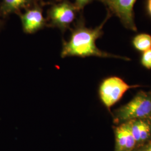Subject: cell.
<instances>
[{
  "label": "cell",
  "mask_w": 151,
  "mask_h": 151,
  "mask_svg": "<svg viewBox=\"0 0 151 151\" xmlns=\"http://www.w3.org/2000/svg\"><path fill=\"white\" fill-rule=\"evenodd\" d=\"M110 9V11L117 16L124 27L136 32L133 8L136 0H102Z\"/></svg>",
  "instance_id": "5b68a950"
},
{
  "label": "cell",
  "mask_w": 151,
  "mask_h": 151,
  "mask_svg": "<svg viewBox=\"0 0 151 151\" xmlns=\"http://www.w3.org/2000/svg\"><path fill=\"white\" fill-rule=\"evenodd\" d=\"M147 10L151 17V0H147Z\"/></svg>",
  "instance_id": "5bb4252c"
},
{
  "label": "cell",
  "mask_w": 151,
  "mask_h": 151,
  "mask_svg": "<svg viewBox=\"0 0 151 151\" xmlns=\"http://www.w3.org/2000/svg\"><path fill=\"white\" fill-rule=\"evenodd\" d=\"M116 146L118 151H125L126 136L125 133L124 124L118 127L115 130Z\"/></svg>",
  "instance_id": "9c48e42d"
},
{
  "label": "cell",
  "mask_w": 151,
  "mask_h": 151,
  "mask_svg": "<svg viewBox=\"0 0 151 151\" xmlns=\"http://www.w3.org/2000/svg\"><path fill=\"white\" fill-rule=\"evenodd\" d=\"M108 15L101 24L95 28L87 27L83 22L79 24L72 31L70 39L64 40L60 56L62 58L68 57H97L101 58H113L129 60V58L123 56L110 54L97 48L96 41L103 34V27L110 15Z\"/></svg>",
  "instance_id": "6da1fadb"
},
{
  "label": "cell",
  "mask_w": 151,
  "mask_h": 151,
  "mask_svg": "<svg viewBox=\"0 0 151 151\" xmlns=\"http://www.w3.org/2000/svg\"><path fill=\"white\" fill-rule=\"evenodd\" d=\"M147 151H151V144L150 145V146L148 147V148Z\"/></svg>",
  "instance_id": "9a60e30c"
},
{
  "label": "cell",
  "mask_w": 151,
  "mask_h": 151,
  "mask_svg": "<svg viewBox=\"0 0 151 151\" xmlns=\"http://www.w3.org/2000/svg\"><path fill=\"white\" fill-rule=\"evenodd\" d=\"M77 10L75 4L67 0L52 6L48 11L51 25L65 31L74 22Z\"/></svg>",
  "instance_id": "277c9868"
},
{
  "label": "cell",
  "mask_w": 151,
  "mask_h": 151,
  "mask_svg": "<svg viewBox=\"0 0 151 151\" xmlns=\"http://www.w3.org/2000/svg\"><path fill=\"white\" fill-rule=\"evenodd\" d=\"M132 43L137 50L146 52L151 49V35L146 33L139 34L133 38Z\"/></svg>",
  "instance_id": "ba28073f"
},
{
  "label": "cell",
  "mask_w": 151,
  "mask_h": 151,
  "mask_svg": "<svg viewBox=\"0 0 151 151\" xmlns=\"http://www.w3.org/2000/svg\"><path fill=\"white\" fill-rule=\"evenodd\" d=\"M151 115V96L141 92L119 109L117 118L121 121H130L148 117Z\"/></svg>",
  "instance_id": "3957f363"
},
{
  "label": "cell",
  "mask_w": 151,
  "mask_h": 151,
  "mask_svg": "<svg viewBox=\"0 0 151 151\" xmlns=\"http://www.w3.org/2000/svg\"><path fill=\"white\" fill-rule=\"evenodd\" d=\"M150 126L144 121L140 120V142H143L147 140L150 135Z\"/></svg>",
  "instance_id": "8fae6325"
},
{
  "label": "cell",
  "mask_w": 151,
  "mask_h": 151,
  "mask_svg": "<svg viewBox=\"0 0 151 151\" xmlns=\"http://www.w3.org/2000/svg\"><path fill=\"white\" fill-rule=\"evenodd\" d=\"M125 133L126 136V147L125 151L131 150L135 145L137 143L134 136L130 129L129 125L128 123L124 124Z\"/></svg>",
  "instance_id": "30bf717a"
},
{
  "label": "cell",
  "mask_w": 151,
  "mask_h": 151,
  "mask_svg": "<svg viewBox=\"0 0 151 151\" xmlns=\"http://www.w3.org/2000/svg\"><path fill=\"white\" fill-rule=\"evenodd\" d=\"M93 0H75V5L78 10L82 9L85 6L90 4Z\"/></svg>",
  "instance_id": "4fadbf2b"
},
{
  "label": "cell",
  "mask_w": 151,
  "mask_h": 151,
  "mask_svg": "<svg viewBox=\"0 0 151 151\" xmlns=\"http://www.w3.org/2000/svg\"><path fill=\"white\" fill-rule=\"evenodd\" d=\"M138 86V85H129L118 77H108L103 81L100 85L99 96L104 106L110 109L120 100L128 90Z\"/></svg>",
  "instance_id": "7a4b0ae2"
},
{
  "label": "cell",
  "mask_w": 151,
  "mask_h": 151,
  "mask_svg": "<svg viewBox=\"0 0 151 151\" xmlns=\"http://www.w3.org/2000/svg\"></svg>",
  "instance_id": "2e32d148"
},
{
  "label": "cell",
  "mask_w": 151,
  "mask_h": 151,
  "mask_svg": "<svg viewBox=\"0 0 151 151\" xmlns=\"http://www.w3.org/2000/svg\"><path fill=\"white\" fill-rule=\"evenodd\" d=\"M141 63L148 69H151V49L143 52L141 57Z\"/></svg>",
  "instance_id": "7c38bea8"
},
{
  "label": "cell",
  "mask_w": 151,
  "mask_h": 151,
  "mask_svg": "<svg viewBox=\"0 0 151 151\" xmlns=\"http://www.w3.org/2000/svg\"><path fill=\"white\" fill-rule=\"evenodd\" d=\"M35 0H2L0 11L4 15L20 12L22 9H29Z\"/></svg>",
  "instance_id": "52a82bcc"
},
{
  "label": "cell",
  "mask_w": 151,
  "mask_h": 151,
  "mask_svg": "<svg viewBox=\"0 0 151 151\" xmlns=\"http://www.w3.org/2000/svg\"><path fill=\"white\" fill-rule=\"evenodd\" d=\"M20 18L22 30L27 34L37 32L43 29L47 24L42 10L38 6H34L27 9L25 12L20 14Z\"/></svg>",
  "instance_id": "8992f818"
}]
</instances>
